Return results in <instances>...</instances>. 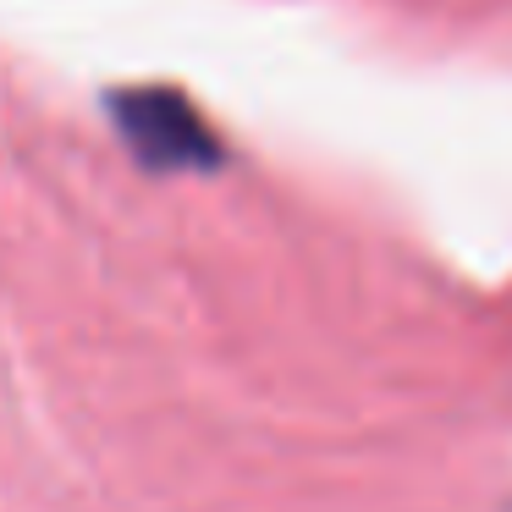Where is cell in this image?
<instances>
[{
	"mask_svg": "<svg viewBox=\"0 0 512 512\" xmlns=\"http://www.w3.org/2000/svg\"><path fill=\"white\" fill-rule=\"evenodd\" d=\"M111 122L149 171H204L221 160L204 111L171 83H133L111 94Z\"/></svg>",
	"mask_w": 512,
	"mask_h": 512,
	"instance_id": "1",
	"label": "cell"
}]
</instances>
